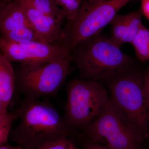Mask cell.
<instances>
[{
  "label": "cell",
  "instance_id": "1",
  "mask_svg": "<svg viewBox=\"0 0 149 149\" xmlns=\"http://www.w3.org/2000/svg\"><path fill=\"white\" fill-rule=\"evenodd\" d=\"M17 110L19 123L10 137L26 148L37 149L47 141L67 137L72 132L63 116L47 102L24 98Z\"/></svg>",
  "mask_w": 149,
  "mask_h": 149
},
{
  "label": "cell",
  "instance_id": "2",
  "mask_svg": "<svg viewBox=\"0 0 149 149\" xmlns=\"http://www.w3.org/2000/svg\"><path fill=\"white\" fill-rule=\"evenodd\" d=\"M143 74L136 63L108 73L99 82L107 88L112 100L147 139L149 137V101Z\"/></svg>",
  "mask_w": 149,
  "mask_h": 149
},
{
  "label": "cell",
  "instance_id": "3",
  "mask_svg": "<svg viewBox=\"0 0 149 149\" xmlns=\"http://www.w3.org/2000/svg\"><path fill=\"white\" fill-rule=\"evenodd\" d=\"M70 56L81 79L98 81L108 73L137 63L102 32L77 45Z\"/></svg>",
  "mask_w": 149,
  "mask_h": 149
},
{
  "label": "cell",
  "instance_id": "4",
  "mask_svg": "<svg viewBox=\"0 0 149 149\" xmlns=\"http://www.w3.org/2000/svg\"><path fill=\"white\" fill-rule=\"evenodd\" d=\"M83 131L89 141L112 149H142L146 139L110 97L100 113Z\"/></svg>",
  "mask_w": 149,
  "mask_h": 149
},
{
  "label": "cell",
  "instance_id": "5",
  "mask_svg": "<svg viewBox=\"0 0 149 149\" xmlns=\"http://www.w3.org/2000/svg\"><path fill=\"white\" fill-rule=\"evenodd\" d=\"M63 117L71 130H83L95 120L109 100L108 91L96 80L74 79L66 86Z\"/></svg>",
  "mask_w": 149,
  "mask_h": 149
},
{
  "label": "cell",
  "instance_id": "6",
  "mask_svg": "<svg viewBox=\"0 0 149 149\" xmlns=\"http://www.w3.org/2000/svg\"><path fill=\"white\" fill-rule=\"evenodd\" d=\"M131 0H83L74 18L63 28V46L70 54L80 43L102 32L122 8Z\"/></svg>",
  "mask_w": 149,
  "mask_h": 149
},
{
  "label": "cell",
  "instance_id": "7",
  "mask_svg": "<svg viewBox=\"0 0 149 149\" xmlns=\"http://www.w3.org/2000/svg\"><path fill=\"white\" fill-rule=\"evenodd\" d=\"M70 55L54 61L20 64L17 70L16 90L24 98L54 97L71 71Z\"/></svg>",
  "mask_w": 149,
  "mask_h": 149
},
{
  "label": "cell",
  "instance_id": "8",
  "mask_svg": "<svg viewBox=\"0 0 149 149\" xmlns=\"http://www.w3.org/2000/svg\"><path fill=\"white\" fill-rule=\"evenodd\" d=\"M17 1L24 6L30 27L41 40L51 45H62L64 33L61 24L52 17L40 13L26 3Z\"/></svg>",
  "mask_w": 149,
  "mask_h": 149
},
{
  "label": "cell",
  "instance_id": "9",
  "mask_svg": "<svg viewBox=\"0 0 149 149\" xmlns=\"http://www.w3.org/2000/svg\"><path fill=\"white\" fill-rule=\"evenodd\" d=\"M19 44L22 47V64H37L54 61L70 55L62 45H54L41 41H32Z\"/></svg>",
  "mask_w": 149,
  "mask_h": 149
},
{
  "label": "cell",
  "instance_id": "10",
  "mask_svg": "<svg viewBox=\"0 0 149 149\" xmlns=\"http://www.w3.org/2000/svg\"><path fill=\"white\" fill-rule=\"evenodd\" d=\"M29 25L23 6L17 0L1 2L0 30L1 35Z\"/></svg>",
  "mask_w": 149,
  "mask_h": 149
},
{
  "label": "cell",
  "instance_id": "11",
  "mask_svg": "<svg viewBox=\"0 0 149 149\" xmlns=\"http://www.w3.org/2000/svg\"><path fill=\"white\" fill-rule=\"evenodd\" d=\"M16 90V73L11 63L0 54V113L7 112V109Z\"/></svg>",
  "mask_w": 149,
  "mask_h": 149
},
{
  "label": "cell",
  "instance_id": "12",
  "mask_svg": "<svg viewBox=\"0 0 149 149\" xmlns=\"http://www.w3.org/2000/svg\"><path fill=\"white\" fill-rule=\"evenodd\" d=\"M26 3L36 10L54 19L60 24L66 18L62 9L54 0H19Z\"/></svg>",
  "mask_w": 149,
  "mask_h": 149
},
{
  "label": "cell",
  "instance_id": "13",
  "mask_svg": "<svg viewBox=\"0 0 149 149\" xmlns=\"http://www.w3.org/2000/svg\"><path fill=\"white\" fill-rule=\"evenodd\" d=\"M131 44L139 61H149V29L143 25Z\"/></svg>",
  "mask_w": 149,
  "mask_h": 149
},
{
  "label": "cell",
  "instance_id": "14",
  "mask_svg": "<svg viewBox=\"0 0 149 149\" xmlns=\"http://www.w3.org/2000/svg\"><path fill=\"white\" fill-rule=\"evenodd\" d=\"M110 40L120 48L123 44V40L126 32L125 15L117 14L111 22Z\"/></svg>",
  "mask_w": 149,
  "mask_h": 149
},
{
  "label": "cell",
  "instance_id": "15",
  "mask_svg": "<svg viewBox=\"0 0 149 149\" xmlns=\"http://www.w3.org/2000/svg\"><path fill=\"white\" fill-rule=\"evenodd\" d=\"M142 12L137 10L125 14L126 19V32L124 40V43L132 42L143 24L142 22Z\"/></svg>",
  "mask_w": 149,
  "mask_h": 149
},
{
  "label": "cell",
  "instance_id": "16",
  "mask_svg": "<svg viewBox=\"0 0 149 149\" xmlns=\"http://www.w3.org/2000/svg\"><path fill=\"white\" fill-rule=\"evenodd\" d=\"M1 37L8 41L19 44L32 41L43 42L30 25L11 31L1 35Z\"/></svg>",
  "mask_w": 149,
  "mask_h": 149
},
{
  "label": "cell",
  "instance_id": "17",
  "mask_svg": "<svg viewBox=\"0 0 149 149\" xmlns=\"http://www.w3.org/2000/svg\"><path fill=\"white\" fill-rule=\"evenodd\" d=\"M18 118L17 109L13 111L0 113V145L6 144L12 131L14 120Z\"/></svg>",
  "mask_w": 149,
  "mask_h": 149
},
{
  "label": "cell",
  "instance_id": "18",
  "mask_svg": "<svg viewBox=\"0 0 149 149\" xmlns=\"http://www.w3.org/2000/svg\"><path fill=\"white\" fill-rule=\"evenodd\" d=\"M62 9L67 20L72 19L77 15L81 5L82 0H54Z\"/></svg>",
  "mask_w": 149,
  "mask_h": 149
},
{
  "label": "cell",
  "instance_id": "19",
  "mask_svg": "<svg viewBox=\"0 0 149 149\" xmlns=\"http://www.w3.org/2000/svg\"><path fill=\"white\" fill-rule=\"evenodd\" d=\"M72 143L67 137L63 136L47 141L37 149H70Z\"/></svg>",
  "mask_w": 149,
  "mask_h": 149
},
{
  "label": "cell",
  "instance_id": "20",
  "mask_svg": "<svg viewBox=\"0 0 149 149\" xmlns=\"http://www.w3.org/2000/svg\"><path fill=\"white\" fill-rule=\"evenodd\" d=\"M83 149H112L102 144L88 141L83 145Z\"/></svg>",
  "mask_w": 149,
  "mask_h": 149
},
{
  "label": "cell",
  "instance_id": "21",
  "mask_svg": "<svg viewBox=\"0 0 149 149\" xmlns=\"http://www.w3.org/2000/svg\"><path fill=\"white\" fill-rule=\"evenodd\" d=\"M141 10L142 14L149 20V0H142Z\"/></svg>",
  "mask_w": 149,
  "mask_h": 149
},
{
  "label": "cell",
  "instance_id": "22",
  "mask_svg": "<svg viewBox=\"0 0 149 149\" xmlns=\"http://www.w3.org/2000/svg\"><path fill=\"white\" fill-rule=\"evenodd\" d=\"M143 77L144 87L149 101V66L144 71Z\"/></svg>",
  "mask_w": 149,
  "mask_h": 149
},
{
  "label": "cell",
  "instance_id": "23",
  "mask_svg": "<svg viewBox=\"0 0 149 149\" xmlns=\"http://www.w3.org/2000/svg\"><path fill=\"white\" fill-rule=\"evenodd\" d=\"M0 149H23L21 147H15L5 144L1 145Z\"/></svg>",
  "mask_w": 149,
  "mask_h": 149
},
{
  "label": "cell",
  "instance_id": "24",
  "mask_svg": "<svg viewBox=\"0 0 149 149\" xmlns=\"http://www.w3.org/2000/svg\"><path fill=\"white\" fill-rule=\"evenodd\" d=\"M70 149H78L77 147L75 146L72 143L71 144V146H70Z\"/></svg>",
  "mask_w": 149,
  "mask_h": 149
},
{
  "label": "cell",
  "instance_id": "25",
  "mask_svg": "<svg viewBox=\"0 0 149 149\" xmlns=\"http://www.w3.org/2000/svg\"><path fill=\"white\" fill-rule=\"evenodd\" d=\"M15 1V0H1V2L6 1V2H10L12 1Z\"/></svg>",
  "mask_w": 149,
  "mask_h": 149
},
{
  "label": "cell",
  "instance_id": "26",
  "mask_svg": "<svg viewBox=\"0 0 149 149\" xmlns=\"http://www.w3.org/2000/svg\"><path fill=\"white\" fill-rule=\"evenodd\" d=\"M87 1H95V0H87Z\"/></svg>",
  "mask_w": 149,
  "mask_h": 149
},
{
  "label": "cell",
  "instance_id": "27",
  "mask_svg": "<svg viewBox=\"0 0 149 149\" xmlns=\"http://www.w3.org/2000/svg\"><path fill=\"white\" fill-rule=\"evenodd\" d=\"M149 149V146L148 147V149Z\"/></svg>",
  "mask_w": 149,
  "mask_h": 149
}]
</instances>
